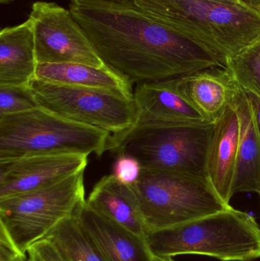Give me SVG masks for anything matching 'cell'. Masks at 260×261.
Here are the masks:
<instances>
[{
    "label": "cell",
    "instance_id": "obj_18",
    "mask_svg": "<svg viewBox=\"0 0 260 261\" xmlns=\"http://www.w3.org/2000/svg\"><path fill=\"white\" fill-rule=\"evenodd\" d=\"M35 79L52 84L108 90L134 99L132 85L107 67L80 64H38Z\"/></svg>",
    "mask_w": 260,
    "mask_h": 261
},
{
    "label": "cell",
    "instance_id": "obj_11",
    "mask_svg": "<svg viewBox=\"0 0 260 261\" xmlns=\"http://www.w3.org/2000/svg\"><path fill=\"white\" fill-rule=\"evenodd\" d=\"M178 78L136 85V119L132 127L209 122L179 90Z\"/></svg>",
    "mask_w": 260,
    "mask_h": 261
},
{
    "label": "cell",
    "instance_id": "obj_32",
    "mask_svg": "<svg viewBox=\"0 0 260 261\" xmlns=\"http://www.w3.org/2000/svg\"><path fill=\"white\" fill-rule=\"evenodd\" d=\"M259 198H260V194H259Z\"/></svg>",
    "mask_w": 260,
    "mask_h": 261
},
{
    "label": "cell",
    "instance_id": "obj_33",
    "mask_svg": "<svg viewBox=\"0 0 260 261\" xmlns=\"http://www.w3.org/2000/svg\"><path fill=\"white\" fill-rule=\"evenodd\" d=\"M251 261H253V260H251Z\"/></svg>",
    "mask_w": 260,
    "mask_h": 261
},
{
    "label": "cell",
    "instance_id": "obj_27",
    "mask_svg": "<svg viewBox=\"0 0 260 261\" xmlns=\"http://www.w3.org/2000/svg\"><path fill=\"white\" fill-rule=\"evenodd\" d=\"M244 1L247 2L256 7L260 8V0H244Z\"/></svg>",
    "mask_w": 260,
    "mask_h": 261
},
{
    "label": "cell",
    "instance_id": "obj_5",
    "mask_svg": "<svg viewBox=\"0 0 260 261\" xmlns=\"http://www.w3.org/2000/svg\"><path fill=\"white\" fill-rule=\"evenodd\" d=\"M214 127L209 122L132 127L111 134L107 150L133 156L142 171L180 172L207 177Z\"/></svg>",
    "mask_w": 260,
    "mask_h": 261
},
{
    "label": "cell",
    "instance_id": "obj_24",
    "mask_svg": "<svg viewBox=\"0 0 260 261\" xmlns=\"http://www.w3.org/2000/svg\"><path fill=\"white\" fill-rule=\"evenodd\" d=\"M21 254H23L17 249L6 231L0 227V261H15Z\"/></svg>",
    "mask_w": 260,
    "mask_h": 261
},
{
    "label": "cell",
    "instance_id": "obj_23",
    "mask_svg": "<svg viewBox=\"0 0 260 261\" xmlns=\"http://www.w3.org/2000/svg\"><path fill=\"white\" fill-rule=\"evenodd\" d=\"M25 254L27 261H67L56 245L47 238L31 245Z\"/></svg>",
    "mask_w": 260,
    "mask_h": 261
},
{
    "label": "cell",
    "instance_id": "obj_14",
    "mask_svg": "<svg viewBox=\"0 0 260 261\" xmlns=\"http://www.w3.org/2000/svg\"><path fill=\"white\" fill-rule=\"evenodd\" d=\"M105 261H152L146 240L101 216L85 202L76 210Z\"/></svg>",
    "mask_w": 260,
    "mask_h": 261
},
{
    "label": "cell",
    "instance_id": "obj_22",
    "mask_svg": "<svg viewBox=\"0 0 260 261\" xmlns=\"http://www.w3.org/2000/svg\"><path fill=\"white\" fill-rule=\"evenodd\" d=\"M113 176L125 186L137 182L141 174L142 167L139 161L129 155H118L113 165Z\"/></svg>",
    "mask_w": 260,
    "mask_h": 261
},
{
    "label": "cell",
    "instance_id": "obj_10",
    "mask_svg": "<svg viewBox=\"0 0 260 261\" xmlns=\"http://www.w3.org/2000/svg\"><path fill=\"white\" fill-rule=\"evenodd\" d=\"M88 156L48 154L0 160V199L50 187L85 170Z\"/></svg>",
    "mask_w": 260,
    "mask_h": 261
},
{
    "label": "cell",
    "instance_id": "obj_13",
    "mask_svg": "<svg viewBox=\"0 0 260 261\" xmlns=\"http://www.w3.org/2000/svg\"><path fill=\"white\" fill-rule=\"evenodd\" d=\"M179 90L207 122L215 124L221 117L240 86L226 67H213L179 77Z\"/></svg>",
    "mask_w": 260,
    "mask_h": 261
},
{
    "label": "cell",
    "instance_id": "obj_6",
    "mask_svg": "<svg viewBox=\"0 0 260 261\" xmlns=\"http://www.w3.org/2000/svg\"><path fill=\"white\" fill-rule=\"evenodd\" d=\"M148 231L182 225L230 208L204 176L142 171L130 186Z\"/></svg>",
    "mask_w": 260,
    "mask_h": 261
},
{
    "label": "cell",
    "instance_id": "obj_12",
    "mask_svg": "<svg viewBox=\"0 0 260 261\" xmlns=\"http://www.w3.org/2000/svg\"><path fill=\"white\" fill-rule=\"evenodd\" d=\"M239 137V116L232 102L215 123L207 159L208 179L229 205L234 196Z\"/></svg>",
    "mask_w": 260,
    "mask_h": 261
},
{
    "label": "cell",
    "instance_id": "obj_21",
    "mask_svg": "<svg viewBox=\"0 0 260 261\" xmlns=\"http://www.w3.org/2000/svg\"><path fill=\"white\" fill-rule=\"evenodd\" d=\"M41 107L30 86H0V117Z\"/></svg>",
    "mask_w": 260,
    "mask_h": 261
},
{
    "label": "cell",
    "instance_id": "obj_31",
    "mask_svg": "<svg viewBox=\"0 0 260 261\" xmlns=\"http://www.w3.org/2000/svg\"><path fill=\"white\" fill-rule=\"evenodd\" d=\"M116 1H122V2H134V0H116Z\"/></svg>",
    "mask_w": 260,
    "mask_h": 261
},
{
    "label": "cell",
    "instance_id": "obj_17",
    "mask_svg": "<svg viewBox=\"0 0 260 261\" xmlns=\"http://www.w3.org/2000/svg\"><path fill=\"white\" fill-rule=\"evenodd\" d=\"M85 203L119 226L146 237L148 231L131 187L121 184L113 174L103 176L95 185Z\"/></svg>",
    "mask_w": 260,
    "mask_h": 261
},
{
    "label": "cell",
    "instance_id": "obj_15",
    "mask_svg": "<svg viewBox=\"0 0 260 261\" xmlns=\"http://www.w3.org/2000/svg\"><path fill=\"white\" fill-rule=\"evenodd\" d=\"M240 119V137L234 195L260 194V130L253 104L247 92L239 87L233 101Z\"/></svg>",
    "mask_w": 260,
    "mask_h": 261
},
{
    "label": "cell",
    "instance_id": "obj_2",
    "mask_svg": "<svg viewBox=\"0 0 260 261\" xmlns=\"http://www.w3.org/2000/svg\"><path fill=\"white\" fill-rule=\"evenodd\" d=\"M151 19L201 46L227 65L260 41V8L247 2L134 0Z\"/></svg>",
    "mask_w": 260,
    "mask_h": 261
},
{
    "label": "cell",
    "instance_id": "obj_30",
    "mask_svg": "<svg viewBox=\"0 0 260 261\" xmlns=\"http://www.w3.org/2000/svg\"><path fill=\"white\" fill-rule=\"evenodd\" d=\"M14 1H15V0H0V3H1V4L8 5L10 4V3H12V2Z\"/></svg>",
    "mask_w": 260,
    "mask_h": 261
},
{
    "label": "cell",
    "instance_id": "obj_19",
    "mask_svg": "<svg viewBox=\"0 0 260 261\" xmlns=\"http://www.w3.org/2000/svg\"><path fill=\"white\" fill-rule=\"evenodd\" d=\"M67 261H105L96 244L82 226L76 212L61 222L48 236Z\"/></svg>",
    "mask_w": 260,
    "mask_h": 261
},
{
    "label": "cell",
    "instance_id": "obj_29",
    "mask_svg": "<svg viewBox=\"0 0 260 261\" xmlns=\"http://www.w3.org/2000/svg\"><path fill=\"white\" fill-rule=\"evenodd\" d=\"M219 1L226 2V3H241L244 0H219Z\"/></svg>",
    "mask_w": 260,
    "mask_h": 261
},
{
    "label": "cell",
    "instance_id": "obj_25",
    "mask_svg": "<svg viewBox=\"0 0 260 261\" xmlns=\"http://www.w3.org/2000/svg\"><path fill=\"white\" fill-rule=\"evenodd\" d=\"M247 93L250 97L252 104H253L255 114H256V122H257L258 127H259L260 130V97L256 96L254 93H250V92H247Z\"/></svg>",
    "mask_w": 260,
    "mask_h": 261
},
{
    "label": "cell",
    "instance_id": "obj_9",
    "mask_svg": "<svg viewBox=\"0 0 260 261\" xmlns=\"http://www.w3.org/2000/svg\"><path fill=\"white\" fill-rule=\"evenodd\" d=\"M29 18L33 23L38 64L106 67L70 10L55 3L36 2L32 5Z\"/></svg>",
    "mask_w": 260,
    "mask_h": 261
},
{
    "label": "cell",
    "instance_id": "obj_20",
    "mask_svg": "<svg viewBox=\"0 0 260 261\" xmlns=\"http://www.w3.org/2000/svg\"><path fill=\"white\" fill-rule=\"evenodd\" d=\"M225 67L241 88L260 97V41L229 59Z\"/></svg>",
    "mask_w": 260,
    "mask_h": 261
},
{
    "label": "cell",
    "instance_id": "obj_8",
    "mask_svg": "<svg viewBox=\"0 0 260 261\" xmlns=\"http://www.w3.org/2000/svg\"><path fill=\"white\" fill-rule=\"evenodd\" d=\"M30 87L41 107L73 122L111 135L129 129L135 122L134 99L119 93L38 79H34Z\"/></svg>",
    "mask_w": 260,
    "mask_h": 261
},
{
    "label": "cell",
    "instance_id": "obj_16",
    "mask_svg": "<svg viewBox=\"0 0 260 261\" xmlns=\"http://www.w3.org/2000/svg\"><path fill=\"white\" fill-rule=\"evenodd\" d=\"M38 65L32 20L2 29L0 86H30Z\"/></svg>",
    "mask_w": 260,
    "mask_h": 261
},
{
    "label": "cell",
    "instance_id": "obj_28",
    "mask_svg": "<svg viewBox=\"0 0 260 261\" xmlns=\"http://www.w3.org/2000/svg\"><path fill=\"white\" fill-rule=\"evenodd\" d=\"M15 261H27V256H26V254H21L17 257Z\"/></svg>",
    "mask_w": 260,
    "mask_h": 261
},
{
    "label": "cell",
    "instance_id": "obj_1",
    "mask_svg": "<svg viewBox=\"0 0 260 261\" xmlns=\"http://www.w3.org/2000/svg\"><path fill=\"white\" fill-rule=\"evenodd\" d=\"M70 11L105 66L131 85L225 67L209 50L151 19L134 2L71 0Z\"/></svg>",
    "mask_w": 260,
    "mask_h": 261
},
{
    "label": "cell",
    "instance_id": "obj_26",
    "mask_svg": "<svg viewBox=\"0 0 260 261\" xmlns=\"http://www.w3.org/2000/svg\"><path fill=\"white\" fill-rule=\"evenodd\" d=\"M152 261H174L172 257H157L154 256Z\"/></svg>",
    "mask_w": 260,
    "mask_h": 261
},
{
    "label": "cell",
    "instance_id": "obj_7",
    "mask_svg": "<svg viewBox=\"0 0 260 261\" xmlns=\"http://www.w3.org/2000/svg\"><path fill=\"white\" fill-rule=\"evenodd\" d=\"M84 171L50 187L0 199V227L21 254L85 202Z\"/></svg>",
    "mask_w": 260,
    "mask_h": 261
},
{
    "label": "cell",
    "instance_id": "obj_4",
    "mask_svg": "<svg viewBox=\"0 0 260 261\" xmlns=\"http://www.w3.org/2000/svg\"><path fill=\"white\" fill-rule=\"evenodd\" d=\"M109 132L65 119L41 107L0 117V160L107 151Z\"/></svg>",
    "mask_w": 260,
    "mask_h": 261
},
{
    "label": "cell",
    "instance_id": "obj_3",
    "mask_svg": "<svg viewBox=\"0 0 260 261\" xmlns=\"http://www.w3.org/2000/svg\"><path fill=\"white\" fill-rule=\"evenodd\" d=\"M153 255L198 254L223 261H251L260 257V228L253 216L230 208L182 225L148 231Z\"/></svg>",
    "mask_w": 260,
    "mask_h": 261
}]
</instances>
